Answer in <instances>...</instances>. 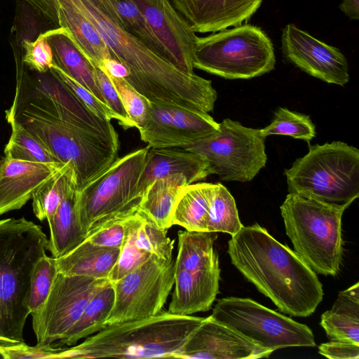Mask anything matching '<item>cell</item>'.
Segmentation results:
<instances>
[{"mask_svg": "<svg viewBox=\"0 0 359 359\" xmlns=\"http://www.w3.org/2000/svg\"><path fill=\"white\" fill-rule=\"evenodd\" d=\"M90 20L110 53L128 70L125 80L150 102L213 110L210 80L188 74L151 51L119 22L108 0H73Z\"/></svg>", "mask_w": 359, "mask_h": 359, "instance_id": "1", "label": "cell"}, {"mask_svg": "<svg viewBox=\"0 0 359 359\" xmlns=\"http://www.w3.org/2000/svg\"><path fill=\"white\" fill-rule=\"evenodd\" d=\"M227 252L237 269L283 313L307 317L321 302L316 273L260 225L241 227L231 236Z\"/></svg>", "mask_w": 359, "mask_h": 359, "instance_id": "2", "label": "cell"}, {"mask_svg": "<svg viewBox=\"0 0 359 359\" xmlns=\"http://www.w3.org/2000/svg\"><path fill=\"white\" fill-rule=\"evenodd\" d=\"M204 319L162 309L151 317L106 325L79 344L60 347L55 359L175 358Z\"/></svg>", "mask_w": 359, "mask_h": 359, "instance_id": "3", "label": "cell"}, {"mask_svg": "<svg viewBox=\"0 0 359 359\" xmlns=\"http://www.w3.org/2000/svg\"><path fill=\"white\" fill-rule=\"evenodd\" d=\"M47 243L41 226L25 217L0 219V344L25 341L31 278Z\"/></svg>", "mask_w": 359, "mask_h": 359, "instance_id": "4", "label": "cell"}, {"mask_svg": "<svg viewBox=\"0 0 359 359\" xmlns=\"http://www.w3.org/2000/svg\"><path fill=\"white\" fill-rule=\"evenodd\" d=\"M294 251L316 273L334 276L343 256L344 207L288 194L280 207Z\"/></svg>", "mask_w": 359, "mask_h": 359, "instance_id": "5", "label": "cell"}, {"mask_svg": "<svg viewBox=\"0 0 359 359\" xmlns=\"http://www.w3.org/2000/svg\"><path fill=\"white\" fill-rule=\"evenodd\" d=\"M284 175L289 194L347 208L359 196V150L341 141L309 145Z\"/></svg>", "mask_w": 359, "mask_h": 359, "instance_id": "6", "label": "cell"}, {"mask_svg": "<svg viewBox=\"0 0 359 359\" xmlns=\"http://www.w3.org/2000/svg\"><path fill=\"white\" fill-rule=\"evenodd\" d=\"M149 148L118 158L106 170L76 191V211L87 238L139 210L137 184Z\"/></svg>", "mask_w": 359, "mask_h": 359, "instance_id": "7", "label": "cell"}, {"mask_svg": "<svg viewBox=\"0 0 359 359\" xmlns=\"http://www.w3.org/2000/svg\"><path fill=\"white\" fill-rule=\"evenodd\" d=\"M16 86L12 106L6 111L57 119L97 135L119 147L118 135L111 121L95 114L66 86L50 68L40 73L16 58Z\"/></svg>", "mask_w": 359, "mask_h": 359, "instance_id": "8", "label": "cell"}, {"mask_svg": "<svg viewBox=\"0 0 359 359\" xmlns=\"http://www.w3.org/2000/svg\"><path fill=\"white\" fill-rule=\"evenodd\" d=\"M40 140L60 163L73 167L76 191L106 170L118 158L119 147L55 118L25 111H5Z\"/></svg>", "mask_w": 359, "mask_h": 359, "instance_id": "9", "label": "cell"}, {"mask_svg": "<svg viewBox=\"0 0 359 359\" xmlns=\"http://www.w3.org/2000/svg\"><path fill=\"white\" fill-rule=\"evenodd\" d=\"M273 44L257 27L245 24L198 39L194 65L226 79H248L274 69Z\"/></svg>", "mask_w": 359, "mask_h": 359, "instance_id": "10", "label": "cell"}, {"mask_svg": "<svg viewBox=\"0 0 359 359\" xmlns=\"http://www.w3.org/2000/svg\"><path fill=\"white\" fill-rule=\"evenodd\" d=\"M264 140L259 129L225 118L216 133L180 148L203 158L210 175L223 181L246 182L266 165Z\"/></svg>", "mask_w": 359, "mask_h": 359, "instance_id": "11", "label": "cell"}, {"mask_svg": "<svg viewBox=\"0 0 359 359\" xmlns=\"http://www.w3.org/2000/svg\"><path fill=\"white\" fill-rule=\"evenodd\" d=\"M210 317L272 352L287 347L316 345L313 332L307 325L249 298L220 299Z\"/></svg>", "mask_w": 359, "mask_h": 359, "instance_id": "12", "label": "cell"}, {"mask_svg": "<svg viewBox=\"0 0 359 359\" xmlns=\"http://www.w3.org/2000/svg\"><path fill=\"white\" fill-rule=\"evenodd\" d=\"M175 273L173 259L151 255L135 269L112 282L114 302L105 326L159 313L174 286Z\"/></svg>", "mask_w": 359, "mask_h": 359, "instance_id": "13", "label": "cell"}, {"mask_svg": "<svg viewBox=\"0 0 359 359\" xmlns=\"http://www.w3.org/2000/svg\"><path fill=\"white\" fill-rule=\"evenodd\" d=\"M108 280L57 273L47 298L31 313L36 344L50 346L61 339Z\"/></svg>", "mask_w": 359, "mask_h": 359, "instance_id": "14", "label": "cell"}, {"mask_svg": "<svg viewBox=\"0 0 359 359\" xmlns=\"http://www.w3.org/2000/svg\"><path fill=\"white\" fill-rule=\"evenodd\" d=\"M219 123L205 112L171 104L150 103L144 126L139 130L148 148H173L216 133Z\"/></svg>", "mask_w": 359, "mask_h": 359, "instance_id": "15", "label": "cell"}, {"mask_svg": "<svg viewBox=\"0 0 359 359\" xmlns=\"http://www.w3.org/2000/svg\"><path fill=\"white\" fill-rule=\"evenodd\" d=\"M281 41L284 57L308 74L341 86L349 81L347 60L338 48L292 24L283 29Z\"/></svg>", "mask_w": 359, "mask_h": 359, "instance_id": "16", "label": "cell"}, {"mask_svg": "<svg viewBox=\"0 0 359 359\" xmlns=\"http://www.w3.org/2000/svg\"><path fill=\"white\" fill-rule=\"evenodd\" d=\"M163 46L170 63L188 74L194 72L198 37L171 0H132Z\"/></svg>", "mask_w": 359, "mask_h": 359, "instance_id": "17", "label": "cell"}, {"mask_svg": "<svg viewBox=\"0 0 359 359\" xmlns=\"http://www.w3.org/2000/svg\"><path fill=\"white\" fill-rule=\"evenodd\" d=\"M272 353L209 316L205 318L175 358L256 359L269 358Z\"/></svg>", "mask_w": 359, "mask_h": 359, "instance_id": "18", "label": "cell"}, {"mask_svg": "<svg viewBox=\"0 0 359 359\" xmlns=\"http://www.w3.org/2000/svg\"><path fill=\"white\" fill-rule=\"evenodd\" d=\"M126 239L108 278L111 282L135 269L151 255L172 259L174 240L168 236V229H161L139 210L126 219Z\"/></svg>", "mask_w": 359, "mask_h": 359, "instance_id": "19", "label": "cell"}, {"mask_svg": "<svg viewBox=\"0 0 359 359\" xmlns=\"http://www.w3.org/2000/svg\"><path fill=\"white\" fill-rule=\"evenodd\" d=\"M194 32H216L248 20L262 0H171Z\"/></svg>", "mask_w": 359, "mask_h": 359, "instance_id": "20", "label": "cell"}, {"mask_svg": "<svg viewBox=\"0 0 359 359\" xmlns=\"http://www.w3.org/2000/svg\"><path fill=\"white\" fill-rule=\"evenodd\" d=\"M66 164L0 160V216L20 209L35 191Z\"/></svg>", "mask_w": 359, "mask_h": 359, "instance_id": "21", "label": "cell"}, {"mask_svg": "<svg viewBox=\"0 0 359 359\" xmlns=\"http://www.w3.org/2000/svg\"><path fill=\"white\" fill-rule=\"evenodd\" d=\"M219 265L194 271H175L168 312L178 316L207 311L219 293Z\"/></svg>", "mask_w": 359, "mask_h": 359, "instance_id": "22", "label": "cell"}, {"mask_svg": "<svg viewBox=\"0 0 359 359\" xmlns=\"http://www.w3.org/2000/svg\"><path fill=\"white\" fill-rule=\"evenodd\" d=\"M182 174L189 184L210 175L208 163L200 156L172 148H149L145 163L137 184V194L142 197L146 189L156 180Z\"/></svg>", "mask_w": 359, "mask_h": 359, "instance_id": "23", "label": "cell"}, {"mask_svg": "<svg viewBox=\"0 0 359 359\" xmlns=\"http://www.w3.org/2000/svg\"><path fill=\"white\" fill-rule=\"evenodd\" d=\"M44 33L51 48L53 65L87 88L107 106L98 84L95 66L76 44L68 31L60 27Z\"/></svg>", "mask_w": 359, "mask_h": 359, "instance_id": "24", "label": "cell"}, {"mask_svg": "<svg viewBox=\"0 0 359 359\" xmlns=\"http://www.w3.org/2000/svg\"><path fill=\"white\" fill-rule=\"evenodd\" d=\"M121 250L98 246L86 238L71 252L55 259L57 273L108 279Z\"/></svg>", "mask_w": 359, "mask_h": 359, "instance_id": "25", "label": "cell"}, {"mask_svg": "<svg viewBox=\"0 0 359 359\" xmlns=\"http://www.w3.org/2000/svg\"><path fill=\"white\" fill-rule=\"evenodd\" d=\"M48 223L50 237L46 249L55 259L67 255L86 240L76 211V182L69 187Z\"/></svg>", "mask_w": 359, "mask_h": 359, "instance_id": "26", "label": "cell"}, {"mask_svg": "<svg viewBox=\"0 0 359 359\" xmlns=\"http://www.w3.org/2000/svg\"><path fill=\"white\" fill-rule=\"evenodd\" d=\"M60 27L72 38L95 67L102 68L111 55L93 24L73 0H57Z\"/></svg>", "mask_w": 359, "mask_h": 359, "instance_id": "27", "label": "cell"}, {"mask_svg": "<svg viewBox=\"0 0 359 359\" xmlns=\"http://www.w3.org/2000/svg\"><path fill=\"white\" fill-rule=\"evenodd\" d=\"M320 325L330 341L359 344V283L341 291L330 310L324 312Z\"/></svg>", "mask_w": 359, "mask_h": 359, "instance_id": "28", "label": "cell"}, {"mask_svg": "<svg viewBox=\"0 0 359 359\" xmlns=\"http://www.w3.org/2000/svg\"><path fill=\"white\" fill-rule=\"evenodd\" d=\"M187 185L188 181L182 174L154 180L143 193L139 211L161 229H169L172 226V216L177 200Z\"/></svg>", "mask_w": 359, "mask_h": 359, "instance_id": "29", "label": "cell"}, {"mask_svg": "<svg viewBox=\"0 0 359 359\" xmlns=\"http://www.w3.org/2000/svg\"><path fill=\"white\" fill-rule=\"evenodd\" d=\"M217 184L196 183L185 186L180 194L172 216V224L187 231H205Z\"/></svg>", "mask_w": 359, "mask_h": 359, "instance_id": "30", "label": "cell"}, {"mask_svg": "<svg viewBox=\"0 0 359 359\" xmlns=\"http://www.w3.org/2000/svg\"><path fill=\"white\" fill-rule=\"evenodd\" d=\"M114 302V289L108 280L93 296L81 316L73 326L58 341L55 347L73 346L105 326Z\"/></svg>", "mask_w": 359, "mask_h": 359, "instance_id": "31", "label": "cell"}, {"mask_svg": "<svg viewBox=\"0 0 359 359\" xmlns=\"http://www.w3.org/2000/svg\"><path fill=\"white\" fill-rule=\"evenodd\" d=\"M175 271H194L219 265L214 243L215 232L180 231Z\"/></svg>", "mask_w": 359, "mask_h": 359, "instance_id": "32", "label": "cell"}, {"mask_svg": "<svg viewBox=\"0 0 359 359\" xmlns=\"http://www.w3.org/2000/svg\"><path fill=\"white\" fill-rule=\"evenodd\" d=\"M74 182H76L74 171L69 163L33 194L31 199L35 216L41 221L50 219Z\"/></svg>", "mask_w": 359, "mask_h": 359, "instance_id": "33", "label": "cell"}, {"mask_svg": "<svg viewBox=\"0 0 359 359\" xmlns=\"http://www.w3.org/2000/svg\"><path fill=\"white\" fill-rule=\"evenodd\" d=\"M11 135L4 149L5 157L13 160L42 163H60L46 146L13 118H6Z\"/></svg>", "mask_w": 359, "mask_h": 359, "instance_id": "34", "label": "cell"}, {"mask_svg": "<svg viewBox=\"0 0 359 359\" xmlns=\"http://www.w3.org/2000/svg\"><path fill=\"white\" fill-rule=\"evenodd\" d=\"M123 27L151 51L168 61L166 52L132 0H108ZM171 64V63H170Z\"/></svg>", "mask_w": 359, "mask_h": 359, "instance_id": "35", "label": "cell"}, {"mask_svg": "<svg viewBox=\"0 0 359 359\" xmlns=\"http://www.w3.org/2000/svg\"><path fill=\"white\" fill-rule=\"evenodd\" d=\"M243 226L233 197L226 187L217 183L208 215L206 232H223L233 236Z\"/></svg>", "mask_w": 359, "mask_h": 359, "instance_id": "36", "label": "cell"}, {"mask_svg": "<svg viewBox=\"0 0 359 359\" xmlns=\"http://www.w3.org/2000/svg\"><path fill=\"white\" fill-rule=\"evenodd\" d=\"M259 132L264 138L280 135L309 142L316 136V126L309 116L279 107L271 123L259 129Z\"/></svg>", "mask_w": 359, "mask_h": 359, "instance_id": "37", "label": "cell"}, {"mask_svg": "<svg viewBox=\"0 0 359 359\" xmlns=\"http://www.w3.org/2000/svg\"><path fill=\"white\" fill-rule=\"evenodd\" d=\"M57 274L55 258L45 255L36 262L31 278L27 301L30 314L44 302Z\"/></svg>", "mask_w": 359, "mask_h": 359, "instance_id": "38", "label": "cell"}, {"mask_svg": "<svg viewBox=\"0 0 359 359\" xmlns=\"http://www.w3.org/2000/svg\"><path fill=\"white\" fill-rule=\"evenodd\" d=\"M109 77L118 92L129 118L135 127L140 130L147 121L151 102L124 79L110 76Z\"/></svg>", "mask_w": 359, "mask_h": 359, "instance_id": "39", "label": "cell"}, {"mask_svg": "<svg viewBox=\"0 0 359 359\" xmlns=\"http://www.w3.org/2000/svg\"><path fill=\"white\" fill-rule=\"evenodd\" d=\"M22 62L30 69L43 73L53 65V54L45 33L40 34L34 41L22 42Z\"/></svg>", "mask_w": 359, "mask_h": 359, "instance_id": "40", "label": "cell"}, {"mask_svg": "<svg viewBox=\"0 0 359 359\" xmlns=\"http://www.w3.org/2000/svg\"><path fill=\"white\" fill-rule=\"evenodd\" d=\"M95 71L102 96L107 105L114 113L115 119L125 129L135 128L134 123L129 118L120 96L108 74L98 67H95Z\"/></svg>", "mask_w": 359, "mask_h": 359, "instance_id": "41", "label": "cell"}, {"mask_svg": "<svg viewBox=\"0 0 359 359\" xmlns=\"http://www.w3.org/2000/svg\"><path fill=\"white\" fill-rule=\"evenodd\" d=\"M51 69L73 94L95 114L108 121L115 118L111 110L97 100L87 88L56 67L52 65Z\"/></svg>", "mask_w": 359, "mask_h": 359, "instance_id": "42", "label": "cell"}, {"mask_svg": "<svg viewBox=\"0 0 359 359\" xmlns=\"http://www.w3.org/2000/svg\"><path fill=\"white\" fill-rule=\"evenodd\" d=\"M60 347L52 345L29 346L24 341L18 343L0 344V358L4 359H55Z\"/></svg>", "mask_w": 359, "mask_h": 359, "instance_id": "43", "label": "cell"}, {"mask_svg": "<svg viewBox=\"0 0 359 359\" xmlns=\"http://www.w3.org/2000/svg\"><path fill=\"white\" fill-rule=\"evenodd\" d=\"M126 219L105 226L86 238L98 246L121 248L126 239Z\"/></svg>", "mask_w": 359, "mask_h": 359, "instance_id": "44", "label": "cell"}, {"mask_svg": "<svg viewBox=\"0 0 359 359\" xmlns=\"http://www.w3.org/2000/svg\"><path fill=\"white\" fill-rule=\"evenodd\" d=\"M318 352L320 355L331 359H358L359 344L330 341L321 344L318 347Z\"/></svg>", "mask_w": 359, "mask_h": 359, "instance_id": "45", "label": "cell"}, {"mask_svg": "<svg viewBox=\"0 0 359 359\" xmlns=\"http://www.w3.org/2000/svg\"><path fill=\"white\" fill-rule=\"evenodd\" d=\"M55 28H60L57 0H24Z\"/></svg>", "mask_w": 359, "mask_h": 359, "instance_id": "46", "label": "cell"}, {"mask_svg": "<svg viewBox=\"0 0 359 359\" xmlns=\"http://www.w3.org/2000/svg\"><path fill=\"white\" fill-rule=\"evenodd\" d=\"M109 76L115 78L126 79L129 72L127 68L120 62L114 59L108 58L104 60L102 68Z\"/></svg>", "mask_w": 359, "mask_h": 359, "instance_id": "47", "label": "cell"}, {"mask_svg": "<svg viewBox=\"0 0 359 359\" xmlns=\"http://www.w3.org/2000/svg\"><path fill=\"white\" fill-rule=\"evenodd\" d=\"M339 7L349 18L359 19V0H342Z\"/></svg>", "mask_w": 359, "mask_h": 359, "instance_id": "48", "label": "cell"}]
</instances>
